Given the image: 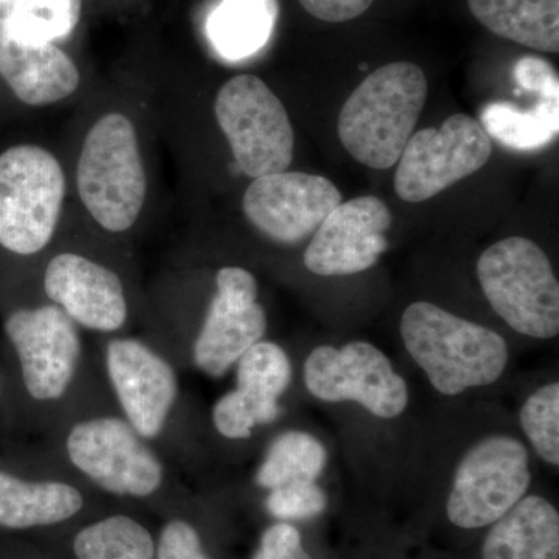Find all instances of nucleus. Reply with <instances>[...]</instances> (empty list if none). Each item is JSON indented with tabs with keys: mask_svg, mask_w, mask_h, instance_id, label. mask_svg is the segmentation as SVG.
Returning <instances> with one entry per match:
<instances>
[{
	"mask_svg": "<svg viewBox=\"0 0 559 559\" xmlns=\"http://www.w3.org/2000/svg\"><path fill=\"white\" fill-rule=\"evenodd\" d=\"M419 66L395 61L371 72L342 106L337 134L353 159L373 170L399 164L428 98Z\"/></svg>",
	"mask_w": 559,
	"mask_h": 559,
	"instance_id": "nucleus-1",
	"label": "nucleus"
},
{
	"mask_svg": "<svg viewBox=\"0 0 559 559\" xmlns=\"http://www.w3.org/2000/svg\"><path fill=\"white\" fill-rule=\"evenodd\" d=\"M401 336L412 359L443 395L492 384L509 364V347L499 333L429 301H415L404 310Z\"/></svg>",
	"mask_w": 559,
	"mask_h": 559,
	"instance_id": "nucleus-2",
	"label": "nucleus"
},
{
	"mask_svg": "<svg viewBox=\"0 0 559 559\" xmlns=\"http://www.w3.org/2000/svg\"><path fill=\"white\" fill-rule=\"evenodd\" d=\"M76 186L84 207L103 229L121 234L134 226L146 198V173L134 123L106 114L81 150Z\"/></svg>",
	"mask_w": 559,
	"mask_h": 559,
	"instance_id": "nucleus-3",
	"label": "nucleus"
},
{
	"mask_svg": "<svg viewBox=\"0 0 559 559\" xmlns=\"http://www.w3.org/2000/svg\"><path fill=\"white\" fill-rule=\"evenodd\" d=\"M477 278L492 310L511 329L533 340L558 336V278L536 242L524 237L496 242L477 261Z\"/></svg>",
	"mask_w": 559,
	"mask_h": 559,
	"instance_id": "nucleus-4",
	"label": "nucleus"
},
{
	"mask_svg": "<svg viewBox=\"0 0 559 559\" xmlns=\"http://www.w3.org/2000/svg\"><path fill=\"white\" fill-rule=\"evenodd\" d=\"M66 179L60 162L36 145L0 154V246L17 255L40 252L57 230Z\"/></svg>",
	"mask_w": 559,
	"mask_h": 559,
	"instance_id": "nucleus-5",
	"label": "nucleus"
},
{
	"mask_svg": "<svg viewBox=\"0 0 559 559\" xmlns=\"http://www.w3.org/2000/svg\"><path fill=\"white\" fill-rule=\"evenodd\" d=\"M215 116L235 164L249 178L286 171L294 159L288 110L259 76L242 73L221 87Z\"/></svg>",
	"mask_w": 559,
	"mask_h": 559,
	"instance_id": "nucleus-6",
	"label": "nucleus"
},
{
	"mask_svg": "<svg viewBox=\"0 0 559 559\" xmlns=\"http://www.w3.org/2000/svg\"><path fill=\"white\" fill-rule=\"evenodd\" d=\"M527 448L509 436L479 441L460 462L448 499V518L460 528L495 524L530 487Z\"/></svg>",
	"mask_w": 559,
	"mask_h": 559,
	"instance_id": "nucleus-7",
	"label": "nucleus"
},
{
	"mask_svg": "<svg viewBox=\"0 0 559 559\" xmlns=\"http://www.w3.org/2000/svg\"><path fill=\"white\" fill-rule=\"evenodd\" d=\"M491 154V139L479 121L455 114L437 130L412 134L399 160L396 194L412 204L428 201L481 170Z\"/></svg>",
	"mask_w": 559,
	"mask_h": 559,
	"instance_id": "nucleus-8",
	"label": "nucleus"
},
{
	"mask_svg": "<svg viewBox=\"0 0 559 559\" xmlns=\"http://www.w3.org/2000/svg\"><path fill=\"white\" fill-rule=\"evenodd\" d=\"M66 451L80 473L110 495L150 498L164 481L159 457L124 418L79 423L70 429Z\"/></svg>",
	"mask_w": 559,
	"mask_h": 559,
	"instance_id": "nucleus-9",
	"label": "nucleus"
},
{
	"mask_svg": "<svg viewBox=\"0 0 559 559\" xmlns=\"http://www.w3.org/2000/svg\"><path fill=\"white\" fill-rule=\"evenodd\" d=\"M304 380L314 399L326 403L355 401L374 417H400L409 403L406 381L388 356L369 342L312 349L305 360Z\"/></svg>",
	"mask_w": 559,
	"mask_h": 559,
	"instance_id": "nucleus-10",
	"label": "nucleus"
},
{
	"mask_svg": "<svg viewBox=\"0 0 559 559\" xmlns=\"http://www.w3.org/2000/svg\"><path fill=\"white\" fill-rule=\"evenodd\" d=\"M5 333L20 359L27 392L38 401L60 400L79 369L81 340L76 323L50 304L11 312Z\"/></svg>",
	"mask_w": 559,
	"mask_h": 559,
	"instance_id": "nucleus-11",
	"label": "nucleus"
},
{
	"mask_svg": "<svg viewBox=\"0 0 559 559\" xmlns=\"http://www.w3.org/2000/svg\"><path fill=\"white\" fill-rule=\"evenodd\" d=\"M267 330L266 311L259 304V283L242 267H223L216 293L193 345L198 369L221 378L240 360Z\"/></svg>",
	"mask_w": 559,
	"mask_h": 559,
	"instance_id": "nucleus-12",
	"label": "nucleus"
},
{
	"mask_svg": "<svg viewBox=\"0 0 559 559\" xmlns=\"http://www.w3.org/2000/svg\"><path fill=\"white\" fill-rule=\"evenodd\" d=\"M342 202L330 179L301 171L272 173L253 179L242 212L260 234L278 245H299Z\"/></svg>",
	"mask_w": 559,
	"mask_h": 559,
	"instance_id": "nucleus-13",
	"label": "nucleus"
},
{
	"mask_svg": "<svg viewBox=\"0 0 559 559\" xmlns=\"http://www.w3.org/2000/svg\"><path fill=\"white\" fill-rule=\"evenodd\" d=\"M106 370L124 419L142 439L159 437L179 395L171 364L145 342L117 337L106 348Z\"/></svg>",
	"mask_w": 559,
	"mask_h": 559,
	"instance_id": "nucleus-14",
	"label": "nucleus"
},
{
	"mask_svg": "<svg viewBox=\"0 0 559 559\" xmlns=\"http://www.w3.org/2000/svg\"><path fill=\"white\" fill-rule=\"evenodd\" d=\"M392 213L377 197L341 202L320 224L304 253L305 266L320 277H342L373 267L389 249Z\"/></svg>",
	"mask_w": 559,
	"mask_h": 559,
	"instance_id": "nucleus-15",
	"label": "nucleus"
},
{
	"mask_svg": "<svg viewBox=\"0 0 559 559\" xmlns=\"http://www.w3.org/2000/svg\"><path fill=\"white\" fill-rule=\"evenodd\" d=\"M44 290L76 326L116 333L127 322V296L119 275L79 253H60L50 260Z\"/></svg>",
	"mask_w": 559,
	"mask_h": 559,
	"instance_id": "nucleus-16",
	"label": "nucleus"
},
{
	"mask_svg": "<svg viewBox=\"0 0 559 559\" xmlns=\"http://www.w3.org/2000/svg\"><path fill=\"white\" fill-rule=\"evenodd\" d=\"M0 76L25 105L49 106L70 97L80 72L66 51L51 43H31L13 35L0 17Z\"/></svg>",
	"mask_w": 559,
	"mask_h": 559,
	"instance_id": "nucleus-17",
	"label": "nucleus"
},
{
	"mask_svg": "<svg viewBox=\"0 0 559 559\" xmlns=\"http://www.w3.org/2000/svg\"><path fill=\"white\" fill-rule=\"evenodd\" d=\"M481 559H559L557 509L540 496H524L492 524Z\"/></svg>",
	"mask_w": 559,
	"mask_h": 559,
	"instance_id": "nucleus-18",
	"label": "nucleus"
},
{
	"mask_svg": "<svg viewBox=\"0 0 559 559\" xmlns=\"http://www.w3.org/2000/svg\"><path fill=\"white\" fill-rule=\"evenodd\" d=\"M83 506V495L66 481L27 480L0 471V528L61 524L76 516Z\"/></svg>",
	"mask_w": 559,
	"mask_h": 559,
	"instance_id": "nucleus-19",
	"label": "nucleus"
},
{
	"mask_svg": "<svg viewBox=\"0 0 559 559\" xmlns=\"http://www.w3.org/2000/svg\"><path fill=\"white\" fill-rule=\"evenodd\" d=\"M492 35L546 53L559 51V0H466Z\"/></svg>",
	"mask_w": 559,
	"mask_h": 559,
	"instance_id": "nucleus-20",
	"label": "nucleus"
},
{
	"mask_svg": "<svg viewBox=\"0 0 559 559\" xmlns=\"http://www.w3.org/2000/svg\"><path fill=\"white\" fill-rule=\"evenodd\" d=\"M277 16V0H223L207 21L210 43L226 60H245L266 46Z\"/></svg>",
	"mask_w": 559,
	"mask_h": 559,
	"instance_id": "nucleus-21",
	"label": "nucleus"
},
{
	"mask_svg": "<svg viewBox=\"0 0 559 559\" xmlns=\"http://www.w3.org/2000/svg\"><path fill=\"white\" fill-rule=\"evenodd\" d=\"M558 103L540 100L533 109H521L509 102L489 103L481 110L479 123L489 139L507 148L540 150L557 139Z\"/></svg>",
	"mask_w": 559,
	"mask_h": 559,
	"instance_id": "nucleus-22",
	"label": "nucleus"
},
{
	"mask_svg": "<svg viewBox=\"0 0 559 559\" xmlns=\"http://www.w3.org/2000/svg\"><path fill=\"white\" fill-rule=\"evenodd\" d=\"M76 559H154L156 539L127 514H112L81 528L73 539Z\"/></svg>",
	"mask_w": 559,
	"mask_h": 559,
	"instance_id": "nucleus-23",
	"label": "nucleus"
},
{
	"mask_svg": "<svg viewBox=\"0 0 559 559\" xmlns=\"http://www.w3.org/2000/svg\"><path fill=\"white\" fill-rule=\"evenodd\" d=\"M326 465V450L311 433L288 430L272 441L255 474L259 487L274 489L296 481H316Z\"/></svg>",
	"mask_w": 559,
	"mask_h": 559,
	"instance_id": "nucleus-24",
	"label": "nucleus"
},
{
	"mask_svg": "<svg viewBox=\"0 0 559 559\" xmlns=\"http://www.w3.org/2000/svg\"><path fill=\"white\" fill-rule=\"evenodd\" d=\"M81 17V0H16L3 16L9 31L31 43L68 38Z\"/></svg>",
	"mask_w": 559,
	"mask_h": 559,
	"instance_id": "nucleus-25",
	"label": "nucleus"
},
{
	"mask_svg": "<svg viewBox=\"0 0 559 559\" xmlns=\"http://www.w3.org/2000/svg\"><path fill=\"white\" fill-rule=\"evenodd\" d=\"M293 380V367L285 349L260 341L237 362V389L260 401H278Z\"/></svg>",
	"mask_w": 559,
	"mask_h": 559,
	"instance_id": "nucleus-26",
	"label": "nucleus"
},
{
	"mask_svg": "<svg viewBox=\"0 0 559 559\" xmlns=\"http://www.w3.org/2000/svg\"><path fill=\"white\" fill-rule=\"evenodd\" d=\"M521 425L530 443L549 465H559V384L550 382L528 396Z\"/></svg>",
	"mask_w": 559,
	"mask_h": 559,
	"instance_id": "nucleus-27",
	"label": "nucleus"
},
{
	"mask_svg": "<svg viewBox=\"0 0 559 559\" xmlns=\"http://www.w3.org/2000/svg\"><path fill=\"white\" fill-rule=\"evenodd\" d=\"M278 415V401L255 400L240 389L221 396L212 412L216 430L230 440L249 439L255 426L271 425Z\"/></svg>",
	"mask_w": 559,
	"mask_h": 559,
	"instance_id": "nucleus-28",
	"label": "nucleus"
},
{
	"mask_svg": "<svg viewBox=\"0 0 559 559\" xmlns=\"http://www.w3.org/2000/svg\"><path fill=\"white\" fill-rule=\"evenodd\" d=\"M264 506L278 521L310 520L326 509V495L316 481H296L271 489Z\"/></svg>",
	"mask_w": 559,
	"mask_h": 559,
	"instance_id": "nucleus-29",
	"label": "nucleus"
},
{
	"mask_svg": "<svg viewBox=\"0 0 559 559\" xmlns=\"http://www.w3.org/2000/svg\"><path fill=\"white\" fill-rule=\"evenodd\" d=\"M154 559H210L198 530L190 522L173 520L160 530Z\"/></svg>",
	"mask_w": 559,
	"mask_h": 559,
	"instance_id": "nucleus-30",
	"label": "nucleus"
},
{
	"mask_svg": "<svg viewBox=\"0 0 559 559\" xmlns=\"http://www.w3.org/2000/svg\"><path fill=\"white\" fill-rule=\"evenodd\" d=\"M514 80L530 92H536L540 100L559 102L558 75L543 58L525 57L514 68Z\"/></svg>",
	"mask_w": 559,
	"mask_h": 559,
	"instance_id": "nucleus-31",
	"label": "nucleus"
},
{
	"mask_svg": "<svg viewBox=\"0 0 559 559\" xmlns=\"http://www.w3.org/2000/svg\"><path fill=\"white\" fill-rule=\"evenodd\" d=\"M253 559H310V557L301 547L299 530L288 522H278L263 533Z\"/></svg>",
	"mask_w": 559,
	"mask_h": 559,
	"instance_id": "nucleus-32",
	"label": "nucleus"
},
{
	"mask_svg": "<svg viewBox=\"0 0 559 559\" xmlns=\"http://www.w3.org/2000/svg\"><path fill=\"white\" fill-rule=\"evenodd\" d=\"M374 0H299L301 9L316 20L341 24L362 16Z\"/></svg>",
	"mask_w": 559,
	"mask_h": 559,
	"instance_id": "nucleus-33",
	"label": "nucleus"
},
{
	"mask_svg": "<svg viewBox=\"0 0 559 559\" xmlns=\"http://www.w3.org/2000/svg\"><path fill=\"white\" fill-rule=\"evenodd\" d=\"M9 2V0H0V3Z\"/></svg>",
	"mask_w": 559,
	"mask_h": 559,
	"instance_id": "nucleus-34",
	"label": "nucleus"
},
{
	"mask_svg": "<svg viewBox=\"0 0 559 559\" xmlns=\"http://www.w3.org/2000/svg\"><path fill=\"white\" fill-rule=\"evenodd\" d=\"M311 559V558H310Z\"/></svg>",
	"mask_w": 559,
	"mask_h": 559,
	"instance_id": "nucleus-35",
	"label": "nucleus"
}]
</instances>
